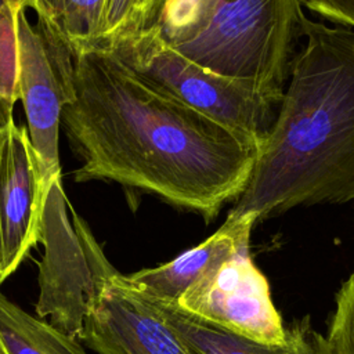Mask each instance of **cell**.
Here are the masks:
<instances>
[{
    "instance_id": "cell-1",
    "label": "cell",
    "mask_w": 354,
    "mask_h": 354,
    "mask_svg": "<svg viewBox=\"0 0 354 354\" xmlns=\"http://www.w3.org/2000/svg\"><path fill=\"white\" fill-rule=\"evenodd\" d=\"M72 82L61 129L82 159L76 183H118L206 221L245 189L254 144L160 90L111 50L73 55Z\"/></svg>"
},
{
    "instance_id": "cell-2",
    "label": "cell",
    "mask_w": 354,
    "mask_h": 354,
    "mask_svg": "<svg viewBox=\"0 0 354 354\" xmlns=\"http://www.w3.org/2000/svg\"><path fill=\"white\" fill-rule=\"evenodd\" d=\"M301 32L275 120L227 217L260 221L354 199V30L303 15Z\"/></svg>"
},
{
    "instance_id": "cell-3",
    "label": "cell",
    "mask_w": 354,
    "mask_h": 354,
    "mask_svg": "<svg viewBox=\"0 0 354 354\" xmlns=\"http://www.w3.org/2000/svg\"><path fill=\"white\" fill-rule=\"evenodd\" d=\"M303 15L301 0H221L201 33L173 47L281 102L303 37Z\"/></svg>"
},
{
    "instance_id": "cell-4",
    "label": "cell",
    "mask_w": 354,
    "mask_h": 354,
    "mask_svg": "<svg viewBox=\"0 0 354 354\" xmlns=\"http://www.w3.org/2000/svg\"><path fill=\"white\" fill-rule=\"evenodd\" d=\"M108 50L160 90L245 137L256 148L275 120L279 101L252 83L218 75L184 57L162 37L158 26Z\"/></svg>"
},
{
    "instance_id": "cell-5",
    "label": "cell",
    "mask_w": 354,
    "mask_h": 354,
    "mask_svg": "<svg viewBox=\"0 0 354 354\" xmlns=\"http://www.w3.org/2000/svg\"><path fill=\"white\" fill-rule=\"evenodd\" d=\"M36 314L79 339L101 283L118 270L108 261L88 224L72 209L61 177L51 181L43 209Z\"/></svg>"
},
{
    "instance_id": "cell-6",
    "label": "cell",
    "mask_w": 354,
    "mask_h": 354,
    "mask_svg": "<svg viewBox=\"0 0 354 354\" xmlns=\"http://www.w3.org/2000/svg\"><path fill=\"white\" fill-rule=\"evenodd\" d=\"M17 58L26 130L48 187L61 177V115L73 100V55L41 25H33L24 7L17 14Z\"/></svg>"
},
{
    "instance_id": "cell-7",
    "label": "cell",
    "mask_w": 354,
    "mask_h": 354,
    "mask_svg": "<svg viewBox=\"0 0 354 354\" xmlns=\"http://www.w3.org/2000/svg\"><path fill=\"white\" fill-rule=\"evenodd\" d=\"M249 243L210 267L174 304L234 333L278 344L285 340L286 328L266 277L252 260Z\"/></svg>"
},
{
    "instance_id": "cell-8",
    "label": "cell",
    "mask_w": 354,
    "mask_h": 354,
    "mask_svg": "<svg viewBox=\"0 0 354 354\" xmlns=\"http://www.w3.org/2000/svg\"><path fill=\"white\" fill-rule=\"evenodd\" d=\"M79 339L100 354H196L119 271L101 283Z\"/></svg>"
},
{
    "instance_id": "cell-9",
    "label": "cell",
    "mask_w": 354,
    "mask_h": 354,
    "mask_svg": "<svg viewBox=\"0 0 354 354\" xmlns=\"http://www.w3.org/2000/svg\"><path fill=\"white\" fill-rule=\"evenodd\" d=\"M48 187L41 178L26 126L11 122L0 142L1 283L40 242Z\"/></svg>"
},
{
    "instance_id": "cell-10",
    "label": "cell",
    "mask_w": 354,
    "mask_h": 354,
    "mask_svg": "<svg viewBox=\"0 0 354 354\" xmlns=\"http://www.w3.org/2000/svg\"><path fill=\"white\" fill-rule=\"evenodd\" d=\"M256 223L254 214L227 217L224 224L202 243L171 261L137 271L127 278L147 297L162 303H177L210 267L231 256L243 242L250 241Z\"/></svg>"
},
{
    "instance_id": "cell-11",
    "label": "cell",
    "mask_w": 354,
    "mask_h": 354,
    "mask_svg": "<svg viewBox=\"0 0 354 354\" xmlns=\"http://www.w3.org/2000/svg\"><path fill=\"white\" fill-rule=\"evenodd\" d=\"M149 300L177 336L196 354H329L326 337L317 332L307 318L286 328L283 342L271 344L220 328L174 303Z\"/></svg>"
},
{
    "instance_id": "cell-12",
    "label": "cell",
    "mask_w": 354,
    "mask_h": 354,
    "mask_svg": "<svg viewBox=\"0 0 354 354\" xmlns=\"http://www.w3.org/2000/svg\"><path fill=\"white\" fill-rule=\"evenodd\" d=\"M0 354H87L77 339L36 318L0 290Z\"/></svg>"
},
{
    "instance_id": "cell-13",
    "label": "cell",
    "mask_w": 354,
    "mask_h": 354,
    "mask_svg": "<svg viewBox=\"0 0 354 354\" xmlns=\"http://www.w3.org/2000/svg\"><path fill=\"white\" fill-rule=\"evenodd\" d=\"M105 0H25L36 22L72 55L97 47Z\"/></svg>"
},
{
    "instance_id": "cell-14",
    "label": "cell",
    "mask_w": 354,
    "mask_h": 354,
    "mask_svg": "<svg viewBox=\"0 0 354 354\" xmlns=\"http://www.w3.org/2000/svg\"><path fill=\"white\" fill-rule=\"evenodd\" d=\"M166 0H105L97 47L113 44L155 28Z\"/></svg>"
},
{
    "instance_id": "cell-15",
    "label": "cell",
    "mask_w": 354,
    "mask_h": 354,
    "mask_svg": "<svg viewBox=\"0 0 354 354\" xmlns=\"http://www.w3.org/2000/svg\"><path fill=\"white\" fill-rule=\"evenodd\" d=\"M24 7L25 0H0V130L14 122V106L19 100L17 14Z\"/></svg>"
},
{
    "instance_id": "cell-16",
    "label": "cell",
    "mask_w": 354,
    "mask_h": 354,
    "mask_svg": "<svg viewBox=\"0 0 354 354\" xmlns=\"http://www.w3.org/2000/svg\"><path fill=\"white\" fill-rule=\"evenodd\" d=\"M326 340L329 354H354V271L336 295Z\"/></svg>"
},
{
    "instance_id": "cell-17",
    "label": "cell",
    "mask_w": 354,
    "mask_h": 354,
    "mask_svg": "<svg viewBox=\"0 0 354 354\" xmlns=\"http://www.w3.org/2000/svg\"><path fill=\"white\" fill-rule=\"evenodd\" d=\"M301 4L337 26L354 28V0H301Z\"/></svg>"
},
{
    "instance_id": "cell-18",
    "label": "cell",
    "mask_w": 354,
    "mask_h": 354,
    "mask_svg": "<svg viewBox=\"0 0 354 354\" xmlns=\"http://www.w3.org/2000/svg\"><path fill=\"white\" fill-rule=\"evenodd\" d=\"M3 131H4V130H0V142H1ZM0 272H1V228H0ZM0 285H1V281H0Z\"/></svg>"
}]
</instances>
